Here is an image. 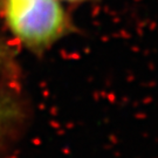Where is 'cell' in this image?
Segmentation results:
<instances>
[{
    "instance_id": "1",
    "label": "cell",
    "mask_w": 158,
    "mask_h": 158,
    "mask_svg": "<svg viewBox=\"0 0 158 158\" xmlns=\"http://www.w3.org/2000/svg\"><path fill=\"white\" fill-rule=\"evenodd\" d=\"M7 26L21 44L42 51L62 39L70 23L59 0H2Z\"/></svg>"
},
{
    "instance_id": "2",
    "label": "cell",
    "mask_w": 158,
    "mask_h": 158,
    "mask_svg": "<svg viewBox=\"0 0 158 158\" xmlns=\"http://www.w3.org/2000/svg\"><path fill=\"white\" fill-rule=\"evenodd\" d=\"M15 118V107L12 106L10 100L0 96V138L7 125Z\"/></svg>"
},
{
    "instance_id": "3",
    "label": "cell",
    "mask_w": 158,
    "mask_h": 158,
    "mask_svg": "<svg viewBox=\"0 0 158 158\" xmlns=\"http://www.w3.org/2000/svg\"><path fill=\"white\" fill-rule=\"evenodd\" d=\"M66 1H72V2H80V1H87V0H66Z\"/></svg>"
},
{
    "instance_id": "4",
    "label": "cell",
    "mask_w": 158,
    "mask_h": 158,
    "mask_svg": "<svg viewBox=\"0 0 158 158\" xmlns=\"http://www.w3.org/2000/svg\"><path fill=\"white\" fill-rule=\"evenodd\" d=\"M0 1H1V0H0Z\"/></svg>"
}]
</instances>
